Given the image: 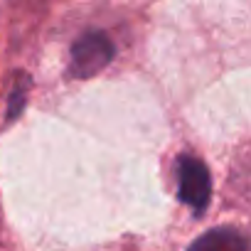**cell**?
Wrapping results in <instances>:
<instances>
[{
    "label": "cell",
    "mask_w": 251,
    "mask_h": 251,
    "mask_svg": "<svg viewBox=\"0 0 251 251\" xmlns=\"http://www.w3.org/2000/svg\"><path fill=\"white\" fill-rule=\"evenodd\" d=\"M69 57H72L69 59V76L89 79V76L99 74L101 69H106L113 62L116 45L106 32L89 30V32H84V35H79L74 40Z\"/></svg>",
    "instance_id": "6da1fadb"
},
{
    "label": "cell",
    "mask_w": 251,
    "mask_h": 251,
    "mask_svg": "<svg viewBox=\"0 0 251 251\" xmlns=\"http://www.w3.org/2000/svg\"><path fill=\"white\" fill-rule=\"evenodd\" d=\"M177 170V197L195 214H202L212 200V175L209 168L197 155H180L175 163Z\"/></svg>",
    "instance_id": "7a4b0ae2"
},
{
    "label": "cell",
    "mask_w": 251,
    "mask_h": 251,
    "mask_svg": "<svg viewBox=\"0 0 251 251\" xmlns=\"http://www.w3.org/2000/svg\"><path fill=\"white\" fill-rule=\"evenodd\" d=\"M251 239L234 226H214L200 234L187 251H249Z\"/></svg>",
    "instance_id": "3957f363"
},
{
    "label": "cell",
    "mask_w": 251,
    "mask_h": 251,
    "mask_svg": "<svg viewBox=\"0 0 251 251\" xmlns=\"http://www.w3.org/2000/svg\"><path fill=\"white\" fill-rule=\"evenodd\" d=\"M27 89H30V76L20 72L18 79H15V84H13V89H10V96H8V113H5V121L8 123L15 121L23 113V108L27 103Z\"/></svg>",
    "instance_id": "277c9868"
}]
</instances>
